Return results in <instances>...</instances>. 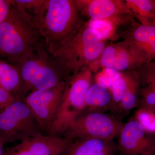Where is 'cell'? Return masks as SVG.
Listing matches in <instances>:
<instances>
[{
    "instance_id": "obj_1",
    "label": "cell",
    "mask_w": 155,
    "mask_h": 155,
    "mask_svg": "<svg viewBox=\"0 0 155 155\" xmlns=\"http://www.w3.org/2000/svg\"><path fill=\"white\" fill-rule=\"evenodd\" d=\"M44 40L32 17L12 2L0 25V55L15 67L27 58L45 51Z\"/></svg>"
},
{
    "instance_id": "obj_2",
    "label": "cell",
    "mask_w": 155,
    "mask_h": 155,
    "mask_svg": "<svg viewBox=\"0 0 155 155\" xmlns=\"http://www.w3.org/2000/svg\"><path fill=\"white\" fill-rule=\"evenodd\" d=\"M35 14L34 21L44 39L46 50L51 54L84 24L75 0H46Z\"/></svg>"
},
{
    "instance_id": "obj_3",
    "label": "cell",
    "mask_w": 155,
    "mask_h": 155,
    "mask_svg": "<svg viewBox=\"0 0 155 155\" xmlns=\"http://www.w3.org/2000/svg\"><path fill=\"white\" fill-rule=\"evenodd\" d=\"M104 41L87 23L51 54L66 74L72 75L87 68L101 55Z\"/></svg>"
},
{
    "instance_id": "obj_4",
    "label": "cell",
    "mask_w": 155,
    "mask_h": 155,
    "mask_svg": "<svg viewBox=\"0 0 155 155\" xmlns=\"http://www.w3.org/2000/svg\"><path fill=\"white\" fill-rule=\"evenodd\" d=\"M92 72L87 67L67 77L64 94L50 135H61L70 122L86 110L85 97L93 83Z\"/></svg>"
},
{
    "instance_id": "obj_5",
    "label": "cell",
    "mask_w": 155,
    "mask_h": 155,
    "mask_svg": "<svg viewBox=\"0 0 155 155\" xmlns=\"http://www.w3.org/2000/svg\"><path fill=\"white\" fill-rule=\"evenodd\" d=\"M44 134L24 101L16 100L0 110V140L5 144Z\"/></svg>"
},
{
    "instance_id": "obj_6",
    "label": "cell",
    "mask_w": 155,
    "mask_h": 155,
    "mask_svg": "<svg viewBox=\"0 0 155 155\" xmlns=\"http://www.w3.org/2000/svg\"><path fill=\"white\" fill-rule=\"evenodd\" d=\"M123 126L115 116L85 111L69 123L61 135L70 141L80 138L114 139Z\"/></svg>"
},
{
    "instance_id": "obj_7",
    "label": "cell",
    "mask_w": 155,
    "mask_h": 155,
    "mask_svg": "<svg viewBox=\"0 0 155 155\" xmlns=\"http://www.w3.org/2000/svg\"><path fill=\"white\" fill-rule=\"evenodd\" d=\"M16 67L20 73L25 95L30 90L52 88L64 81L61 73L48 62L45 51L27 58Z\"/></svg>"
},
{
    "instance_id": "obj_8",
    "label": "cell",
    "mask_w": 155,
    "mask_h": 155,
    "mask_svg": "<svg viewBox=\"0 0 155 155\" xmlns=\"http://www.w3.org/2000/svg\"><path fill=\"white\" fill-rule=\"evenodd\" d=\"M66 84L64 81L52 88L32 91L23 100L45 135H50Z\"/></svg>"
},
{
    "instance_id": "obj_9",
    "label": "cell",
    "mask_w": 155,
    "mask_h": 155,
    "mask_svg": "<svg viewBox=\"0 0 155 155\" xmlns=\"http://www.w3.org/2000/svg\"><path fill=\"white\" fill-rule=\"evenodd\" d=\"M146 64H147L143 58L123 41L105 47L100 57L89 68L92 72L102 67L121 72L134 71Z\"/></svg>"
},
{
    "instance_id": "obj_10",
    "label": "cell",
    "mask_w": 155,
    "mask_h": 155,
    "mask_svg": "<svg viewBox=\"0 0 155 155\" xmlns=\"http://www.w3.org/2000/svg\"><path fill=\"white\" fill-rule=\"evenodd\" d=\"M81 15L90 19L107 20L120 26L133 22V16L124 1L120 0H75Z\"/></svg>"
},
{
    "instance_id": "obj_11",
    "label": "cell",
    "mask_w": 155,
    "mask_h": 155,
    "mask_svg": "<svg viewBox=\"0 0 155 155\" xmlns=\"http://www.w3.org/2000/svg\"><path fill=\"white\" fill-rule=\"evenodd\" d=\"M118 136L117 147L119 155L155 154L153 135L147 133L133 117L123 125Z\"/></svg>"
},
{
    "instance_id": "obj_12",
    "label": "cell",
    "mask_w": 155,
    "mask_h": 155,
    "mask_svg": "<svg viewBox=\"0 0 155 155\" xmlns=\"http://www.w3.org/2000/svg\"><path fill=\"white\" fill-rule=\"evenodd\" d=\"M70 142L60 135L41 134L4 149V155H61Z\"/></svg>"
},
{
    "instance_id": "obj_13",
    "label": "cell",
    "mask_w": 155,
    "mask_h": 155,
    "mask_svg": "<svg viewBox=\"0 0 155 155\" xmlns=\"http://www.w3.org/2000/svg\"><path fill=\"white\" fill-rule=\"evenodd\" d=\"M124 41L149 64L155 57V25L135 24L125 33Z\"/></svg>"
},
{
    "instance_id": "obj_14",
    "label": "cell",
    "mask_w": 155,
    "mask_h": 155,
    "mask_svg": "<svg viewBox=\"0 0 155 155\" xmlns=\"http://www.w3.org/2000/svg\"><path fill=\"white\" fill-rule=\"evenodd\" d=\"M114 139L80 138L70 141L61 155H117Z\"/></svg>"
},
{
    "instance_id": "obj_15",
    "label": "cell",
    "mask_w": 155,
    "mask_h": 155,
    "mask_svg": "<svg viewBox=\"0 0 155 155\" xmlns=\"http://www.w3.org/2000/svg\"><path fill=\"white\" fill-rule=\"evenodd\" d=\"M86 110L105 114L112 111L113 99L110 89L100 82H93L85 97Z\"/></svg>"
},
{
    "instance_id": "obj_16",
    "label": "cell",
    "mask_w": 155,
    "mask_h": 155,
    "mask_svg": "<svg viewBox=\"0 0 155 155\" xmlns=\"http://www.w3.org/2000/svg\"><path fill=\"white\" fill-rule=\"evenodd\" d=\"M0 88L13 94L17 100L25 97L24 86L18 69L6 61L0 60Z\"/></svg>"
},
{
    "instance_id": "obj_17",
    "label": "cell",
    "mask_w": 155,
    "mask_h": 155,
    "mask_svg": "<svg viewBox=\"0 0 155 155\" xmlns=\"http://www.w3.org/2000/svg\"><path fill=\"white\" fill-rule=\"evenodd\" d=\"M140 86L136 71H133L128 87L121 102L113 113L116 114L117 119L121 120L139 104Z\"/></svg>"
},
{
    "instance_id": "obj_18",
    "label": "cell",
    "mask_w": 155,
    "mask_h": 155,
    "mask_svg": "<svg viewBox=\"0 0 155 155\" xmlns=\"http://www.w3.org/2000/svg\"><path fill=\"white\" fill-rule=\"evenodd\" d=\"M127 8L139 20L140 24L155 25V1L152 0H125Z\"/></svg>"
},
{
    "instance_id": "obj_19",
    "label": "cell",
    "mask_w": 155,
    "mask_h": 155,
    "mask_svg": "<svg viewBox=\"0 0 155 155\" xmlns=\"http://www.w3.org/2000/svg\"><path fill=\"white\" fill-rule=\"evenodd\" d=\"M133 71H127L125 73L121 72L119 77L116 78L112 85L110 91L113 99L114 111L118 106L128 87V84L132 76Z\"/></svg>"
},
{
    "instance_id": "obj_20",
    "label": "cell",
    "mask_w": 155,
    "mask_h": 155,
    "mask_svg": "<svg viewBox=\"0 0 155 155\" xmlns=\"http://www.w3.org/2000/svg\"><path fill=\"white\" fill-rule=\"evenodd\" d=\"M133 117L142 125L147 133L154 135L155 112L145 108L138 107Z\"/></svg>"
},
{
    "instance_id": "obj_21",
    "label": "cell",
    "mask_w": 155,
    "mask_h": 155,
    "mask_svg": "<svg viewBox=\"0 0 155 155\" xmlns=\"http://www.w3.org/2000/svg\"><path fill=\"white\" fill-rule=\"evenodd\" d=\"M138 107L155 112V84L140 87Z\"/></svg>"
},
{
    "instance_id": "obj_22",
    "label": "cell",
    "mask_w": 155,
    "mask_h": 155,
    "mask_svg": "<svg viewBox=\"0 0 155 155\" xmlns=\"http://www.w3.org/2000/svg\"><path fill=\"white\" fill-rule=\"evenodd\" d=\"M86 23L88 27L98 33L104 41L112 37L116 27L114 23L107 20L90 19Z\"/></svg>"
},
{
    "instance_id": "obj_23",
    "label": "cell",
    "mask_w": 155,
    "mask_h": 155,
    "mask_svg": "<svg viewBox=\"0 0 155 155\" xmlns=\"http://www.w3.org/2000/svg\"><path fill=\"white\" fill-rule=\"evenodd\" d=\"M121 72L110 68H104L102 71L98 73L96 76L95 81L103 84L111 89L114 81Z\"/></svg>"
},
{
    "instance_id": "obj_24",
    "label": "cell",
    "mask_w": 155,
    "mask_h": 155,
    "mask_svg": "<svg viewBox=\"0 0 155 155\" xmlns=\"http://www.w3.org/2000/svg\"><path fill=\"white\" fill-rule=\"evenodd\" d=\"M46 0H13V3L25 11L32 10L35 13L45 4Z\"/></svg>"
},
{
    "instance_id": "obj_25",
    "label": "cell",
    "mask_w": 155,
    "mask_h": 155,
    "mask_svg": "<svg viewBox=\"0 0 155 155\" xmlns=\"http://www.w3.org/2000/svg\"><path fill=\"white\" fill-rule=\"evenodd\" d=\"M16 100L17 99L13 94L0 88V110Z\"/></svg>"
},
{
    "instance_id": "obj_26",
    "label": "cell",
    "mask_w": 155,
    "mask_h": 155,
    "mask_svg": "<svg viewBox=\"0 0 155 155\" xmlns=\"http://www.w3.org/2000/svg\"><path fill=\"white\" fill-rule=\"evenodd\" d=\"M12 2L11 0H0V25L8 14Z\"/></svg>"
},
{
    "instance_id": "obj_27",
    "label": "cell",
    "mask_w": 155,
    "mask_h": 155,
    "mask_svg": "<svg viewBox=\"0 0 155 155\" xmlns=\"http://www.w3.org/2000/svg\"><path fill=\"white\" fill-rule=\"evenodd\" d=\"M5 144V143L0 140V155H4V146Z\"/></svg>"
},
{
    "instance_id": "obj_28",
    "label": "cell",
    "mask_w": 155,
    "mask_h": 155,
    "mask_svg": "<svg viewBox=\"0 0 155 155\" xmlns=\"http://www.w3.org/2000/svg\"><path fill=\"white\" fill-rule=\"evenodd\" d=\"M155 155V154H153V155Z\"/></svg>"
}]
</instances>
